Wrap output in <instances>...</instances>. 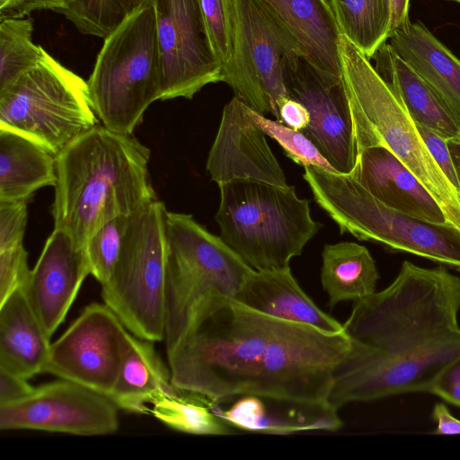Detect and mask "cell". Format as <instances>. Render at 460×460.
Here are the masks:
<instances>
[{
	"instance_id": "obj_11",
	"label": "cell",
	"mask_w": 460,
	"mask_h": 460,
	"mask_svg": "<svg viewBox=\"0 0 460 460\" xmlns=\"http://www.w3.org/2000/svg\"><path fill=\"white\" fill-rule=\"evenodd\" d=\"M230 2L232 54L223 67L222 82L255 111L279 119V107L289 97L285 64L297 53L260 0Z\"/></svg>"
},
{
	"instance_id": "obj_18",
	"label": "cell",
	"mask_w": 460,
	"mask_h": 460,
	"mask_svg": "<svg viewBox=\"0 0 460 460\" xmlns=\"http://www.w3.org/2000/svg\"><path fill=\"white\" fill-rule=\"evenodd\" d=\"M296 53L320 73L341 79V32L328 0H260Z\"/></svg>"
},
{
	"instance_id": "obj_43",
	"label": "cell",
	"mask_w": 460,
	"mask_h": 460,
	"mask_svg": "<svg viewBox=\"0 0 460 460\" xmlns=\"http://www.w3.org/2000/svg\"><path fill=\"white\" fill-rule=\"evenodd\" d=\"M393 2V20L392 31L409 20L410 0H392ZM391 31V32H392Z\"/></svg>"
},
{
	"instance_id": "obj_39",
	"label": "cell",
	"mask_w": 460,
	"mask_h": 460,
	"mask_svg": "<svg viewBox=\"0 0 460 460\" xmlns=\"http://www.w3.org/2000/svg\"><path fill=\"white\" fill-rule=\"evenodd\" d=\"M429 394L460 407V357L452 360L438 374Z\"/></svg>"
},
{
	"instance_id": "obj_38",
	"label": "cell",
	"mask_w": 460,
	"mask_h": 460,
	"mask_svg": "<svg viewBox=\"0 0 460 460\" xmlns=\"http://www.w3.org/2000/svg\"><path fill=\"white\" fill-rule=\"evenodd\" d=\"M69 0H0V21L22 19L34 11L52 10L64 14Z\"/></svg>"
},
{
	"instance_id": "obj_36",
	"label": "cell",
	"mask_w": 460,
	"mask_h": 460,
	"mask_svg": "<svg viewBox=\"0 0 460 460\" xmlns=\"http://www.w3.org/2000/svg\"><path fill=\"white\" fill-rule=\"evenodd\" d=\"M28 201H0V252L23 243Z\"/></svg>"
},
{
	"instance_id": "obj_28",
	"label": "cell",
	"mask_w": 460,
	"mask_h": 460,
	"mask_svg": "<svg viewBox=\"0 0 460 460\" xmlns=\"http://www.w3.org/2000/svg\"><path fill=\"white\" fill-rule=\"evenodd\" d=\"M341 35L369 59L392 31V0H330Z\"/></svg>"
},
{
	"instance_id": "obj_42",
	"label": "cell",
	"mask_w": 460,
	"mask_h": 460,
	"mask_svg": "<svg viewBox=\"0 0 460 460\" xmlns=\"http://www.w3.org/2000/svg\"><path fill=\"white\" fill-rule=\"evenodd\" d=\"M432 418L437 423L434 434H460V420L454 417L444 403L438 402L434 405Z\"/></svg>"
},
{
	"instance_id": "obj_5",
	"label": "cell",
	"mask_w": 460,
	"mask_h": 460,
	"mask_svg": "<svg viewBox=\"0 0 460 460\" xmlns=\"http://www.w3.org/2000/svg\"><path fill=\"white\" fill-rule=\"evenodd\" d=\"M218 187L219 236L253 270L288 267L323 226L294 186L239 179Z\"/></svg>"
},
{
	"instance_id": "obj_20",
	"label": "cell",
	"mask_w": 460,
	"mask_h": 460,
	"mask_svg": "<svg viewBox=\"0 0 460 460\" xmlns=\"http://www.w3.org/2000/svg\"><path fill=\"white\" fill-rule=\"evenodd\" d=\"M217 415L230 426L256 433L288 435L302 431H336L343 426L338 409L327 402H299L256 395L241 396Z\"/></svg>"
},
{
	"instance_id": "obj_34",
	"label": "cell",
	"mask_w": 460,
	"mask_h": 460,
	"mask_svg": "<svg viewBox=\"0 0 460 460\" xmlns=\"http://www.w3.org/2000/svg\"><path fill=\"white\" fill-rule=\"evenodd\" d=\"M202 15L211 48L223 67L232 54V13L230 0H200Z\"/></svg>"
},
{
	"instance_id": "obj_37",
	"label": "cell",
	"mask_w": 460,
	"mask_h": 460,
	"mask_svg": "<svg viewBox=\"0 0 460 460\" xmlns=\"http://www.w3.org/2000/svg\"><path fill=\"white\" fill-rule=\"evenodd\" d=\"M416 126L432 158L460 195V181L447 139L427 127Z\"/></svg>"
},
{
	"instance_id": "obj_45",
	"label": "cell",
	"mask_w": 460,
	"mask_h": 460,
	"mask_svg": "<svg viewBox=\"0 0 460 460\" xmlns=\"http://www.w3.org/2000/svg\"><path fill=\"white\" fill-rule=\"evenodd\" d=\"M451 1H455V2H457L460 4V0H451Z\"/></svg>"
},
{
	"instance_id": "obj_14",
	"label": "cell",
	"mask_w": 460,
	"mask_h": 460,
	"mask_svg": "<svg viewBox=\"0 0 460 460\" xmlns=\"http://www.w3.org/2000/svg\"><path fill=\"white\" fill-rule=\"evenodd\" d=\"M118 406L107 395L59 379L19 401L0 404V429L102 436L119 429Z\"/></svg>"
},
{
	"instance_id": "obj_41",
	"label": "cell",
	"mask_w": 460,
	"mask_h": 460,
	"mask_svg": "<svg viewBox=\"0 0 460 460\" xmlns=\"http://www.w3.org/2000/svg\"><path fill=\"white\" fill-rule=\"evenodd\" d=\"M279 119L286 126L296 129H305L310 122V115L305 107L295 99L286 98L279 107Z\"/></svg>"
},
{
	"instance_id": "obj_6",
	"label": "cell",
	"mask_w": 460,
	"mask_h": 460,
	"mask_svg": "<svg viewBox=\"0 0 460 460\" xmlns=\"http://www.w3.org/2000/svg\"><path fill=\"white\" fill-rule=\"evenodd\" d=\"M155 7L143 0L104 38L87 81L93 111L107 128L131 135L161 96Z\"/></svg>"
},
{
	"instance_id": "obj_9",
	"label": "cell",
	"mask_w": 460,
	"mask_h": 460,
	"mask_svg": "<svg viewBox=\"0 0 460 460\" xmlns=\"http://www.w3.org/2000/svg\"><path fill=\"white\" fill-rule=\"evenodd\" d=\"M164 204L157 199L131 215L122 249L102 297L135 336L164 338L167 260Z\"/></svg>"
},
{
	"instance_id": "obj_15",
	"label": "cell",
	"mask_w": 460,
	"mask_h": 460,
	"mask_svg": "<svg viewBox=\"0 0 460 460\" xmlns=\"http://www.w3.org/2000/svg\"><path fill=\"white\" fill-rule=\"evenodd\" d=\"M288 96L302 103L310 115L301 130L318 147L337 172L351 174L358 149L349 98L342 78L320 73L297 54L285 64Z\"/></svg>"
},
{
	"instance_id": "obj_30",
	"label": "cell",
	"mask_w": 460,
	"mask_h": 460,
	"mask_svg": "<svg viewBox=\"0 0 460 460\" xmlns=\"http://www.w3.org/2000/svg\"><path fill=\"white\" fill-rule=\"evenodd\" d=\"M0 90L34 66L44 49L33 43L31 18L0 21Z\"/></svg>"
},
{
	"instance_id": "obj_24",
	"label": "cell",
	"mask_w": 460,
	"mask_h": 460,
	"mask_svg": "<svg viewBox=\"0 0 460 460\" xmlns=\"http://www.w3.org/2000/svg\"><path fill=\"white\" fill-rule=\"evenodd\" d=\"M56 164V155L40 143L0 128V201L30 199L39 189L55 186Z\"/></svg>"
},
{
	"instance_id": "obj_31",
	"label": "cell",
	"mask_w": 460,
	"mask_h": 460,
	"mask_svg": "<svg viewBox=\"0 0 460 460\" xmlns=\"http://www.w3.org/2000/svg\"><path fill=\"white\" fill-rule=\"evenodd\" d=\"M143 0H69L63 15L83 34L106 38Z\"/></svg>"
},
{
	"instance_id": "obj_7",
	"label": "cell",
	"mask_w": 460,
	"mask_h": 460,
	"mask_svg": "<svg viewBox=\"0 0 460 460\" xmlns=\"http://www.w3.org/2000/svg\"><path fill=\"white\" fill-rule=\"evenodd\" d=\"M314 199L341 234L430 260L460 273V229L429 222L382 203L351 175L305 166Z\"/></svg>"
},
{
	"instance_id": "obj_32",
	"label": "cell",
	"mask_w": 460,
	"mask_h": 460,
	"mask_svg": "<svg viewBox=\"0 0 460 460\" xmlns=\"http://www.w3.org/2000/svg\"><path fill=\"white\" fill-rule=\"evenodd\" d=\"M131 215L118 216L102 225L89 238L84 246L91 275L101 285L105 284L113 272Z\"/></svg>"
},
{
	"instance_id": "obj_8",
	"label": "cell",
	"mask_w": 460,
	"mask_h": 460,
	"mask_svg": "<svg viewBox=\"0 0 460 460\" xmlns=\"http://www.w3.org/2000/svg\"><path fill=\"white\" fill-rule=\"evenodd\" d=\"M164 338L180 342L197 305L210 295L234 297L253 270L191 215L167 211Z\"/></svg>"
},
{
	"instance_id": "obj_22",
	"label": "cell",
	"mask_w": 460,
	"mask_h": 460,
	"mask_svg": "<svg viewBox=\"0 0 460 460\" xmlns=\"http://www.w3.org/2000/svg\"><path fill=\"white\" fill-rule=\"evenodd\" d=\"M265 314L309 324L323 332H344L343 324L323 312L304 292L290 267L252 270L234 297Z\"/></svg>"
},
{
	"instance_id": "obj_2",
	"label": "cell",
	"mask_w": 460,
	"mask_h": 460,
	"mask_svg": "<svg viewBox=\"0 0 460 460\" xmlns=\"http://www.w3.org/2000/svg\"><path fill=\"white\" fill-rule=\"evenodd\" d=\"M460 278L404 261L385 289L354 302L343 323L353 349L337 371L327 402L345 404L429 393L438 374L460 357Z\"/></svg>"
},
{
	"instance_id": "obj_1",
	"label": "cell",
	"mask_w": 460,
	"mask_h": 460,
	"mask_svg": "<svg viewBox=\"0 0 460 460\" xmlns=\"http://www.w3.org/2000/svg\"><path fill=\"white\" fill-rule=\"evenodd\" d=\"M352 349L345 331L326 332L210 295L194 308L167 358L178 391L215 404L244 395L327 402Z\"/></svg>"
},
{
	"instance_id": "obj_12",
	"label": "cell",
	"mask_w": 460,
	"mask_h": 460,
	"mask_svg": "<svg viewBox=\"0 0 460 460\" xmlns=\"http://www.w3.org/2000/svg\"><path fill=\"white\" fill-rule=\"evenodd\" d=\"M130 333L105 304H90L51 343L43 372L110 397Z\"/></svg>"
},
{
	"instance_id": "obj_35",
	"label": "cell",
	"mask_w": 460,
	"mask_h": 460,
	"mask_svg": "<svg viewBox=\"0 0 460 460\" xmlns=\"http://www.w3.org/2000/svg\"><path fill=\"white\" fill-rule=\"evenodd\" d=\"M30 272L23 243L0 252V303L23 287Z\"/></svg>"
},
{
	"instance_id": "obj_17",
	"label": "cell",
	"mask_w": 460,
	"mask_h": 460,
	"mask_svg": "<svg viewBox=\"0 0 460 460\" xmlns=\"http://www.w3.org/2000/svg\"><path fill=\"white\" fill-rule=\"evenodd\" d=\"M91 274L84 247L54 229L22 288L51 338L65 320L85 278Z\"/></svg>"
},
{
	"instance_id": "obj_21",
	"label": "cell",
	"mask_w": 460,
	"mask_h": 460,
	"mask_svg": "<svg viewBox=\"0 0 460 460\" xmlns=\"http://www.w3.org/2000/svg\"><path fill=\"white\" fill-rule=\"evenodd\" d=\"M460 125V58L420 22L396 27L386 41Z\"/></svg>"
},
{
	"instance_id": "obj_13",
	"label": "cell",
	"mask_w": 460,
	"mask_h": 460,
	"mask_svg": "<svg viewBox=\"0 0 460 460\" xmlns=\"http://www.w3.org/2000/svg\"><path fill=\"white\" fill-rule=\"evenodd\" d=\"M155 12L161 57V96L192 99L205 85L222 82L205 26L200 0H149Z\"/></svg>"
},
{
	"instance_id": "obj_27",
	"label": "cell",
	"mask_w": 460,
	"mask_h": 460,
	"mask_svg": "<svg viewBox=\"0 0 460 460\" xmlns=\"http://www.w3.org/2000/svg\"><path fill=\"white\" fill-rule=\"evenodd\" d=\"M322 257L321 281L330 307L348 300L356 302L376 292L379 274L365 246L353 242L326 244Z\"/></svg>"
},
{
	"instance_id": "obj_25",
	"label": "cell",
	"mask_w": 460,
	"mask_h": 460,
	"mask_svg": "<svg viewBox=\"0 0 460 460\" xmlns=\"http://www.w3.org/2000/svg\"><path fill=\"white\" fill-rule=\"evenodd\" d=\"M177 392L171 382L170 369L159 358L153 341L130 333L110 398L119 409L146 413L150 409L148 403Z\"/></svg>"
},
{
	"instance_id": "obj_44",
	"label": "cell",
	"mask_w": 460,
	"mask_h": 460,
	"mask_svg": "<svg viewBox=\"0 0 460 460\" xmlns=\"http://www.w3.org/2000/svg\"><path fill=\"white\" fill-rule=\"evenodd\" d=\"M460 181V140H447Z\"/></svg>"
},
{
	"instance_id": "obj_40",
	"label": "cell",
	"mask_w": 460,
	"mask_h": 460,
	"mask_svg": "<svg viewBox=\"0 0 460 460\" xmlns=\"http://www.w3.org/2000/svg\"><path fill=\"white\" fill-rule=\"evenodd\" d=\"M35 387L28 379L0 368V404L19 401L31 394Z\"/></svg>"
},
{
	"instance_id": "obj_23",
	"label": "cell",
	"mask_w": 460,
	"mask_h": 460,
	"mask_svg": "<svg viewBox=\"0 0 460 460\" xmlns=\"http://www.w3.org/2000/svg\"><path fill=\"white\" fill-rule=\"evenodd\" d=\"M22 288L0 303V368L30 379L42 373L51 343Z\"/></svg>"
},
{
	"instance_id": "obj_33",
	"label": "cell",
	"mask_w": 460,
	"mask_h": 460,
	"mask_svg": "<svg viewBox=\"0 0 460 460\" xmlns=\"http://www.w3.org/2000/svg\"><path fill=\"white\" fill-rule=\"evenodd\" d=\"M249 113L265 135L277 141L286 155L296 164L337 172L315 144L302 131L291 128L279 119H268L250 107Z\"/></svg>"
},
{
	"instance_id": "obj_16",
	"label": "cell",
	"mask_w": 460,
	"mask_h": 460,
	"mask_svg": "<svg viewBox=\"0 0 460 460\" xmlns=\"http://www.w3.org/2000/svg\"><path fill=\"white\" fill-rule=\"evenodd\" d=\"M253 121L249 106L234 96L223 110L207 171L217 185L246 179L287 185L286 177L265 137Z\"/></svg>"
},
{
	"instance_id": "obj_29",
	"label": "cell",
	"mask_w": 460,
	"mask_h": 460,
	"mask_svg": "<svg viewBox=\"0 0 460 460\" xmlns=\"http://www.w3.org/2000/svg\"><path fill=\"white\" fill-rule=\"evenodd\" d=\"M217 404L208 400L180 391L155 400L149 413L170 428L194 435H227L231 427L216 411Z\"/></svg>"
},
{
	"instance_id": "obj_19",
	"label": "cell",
	"mask_w": 460,
	"mask_h": 460,
	"mask_svg": "<svg viewBox=\"0 0 460 460\" xmlns=\"http://www.w3.org/2000/svg\"><path fill=\"white\" fill-rule=\"evenodd\" d=\"M351 175L391 208L436 223H448L438 203L401 161L382 146L358 152Z\"/></svg>"
},
{
	"instance_id": "obj_26",
	"label": "cell",
	"mask_w": 460,
	"mask_h": 460,
	"mask_svg": "<svg viewBox=\"0 0 460 460\" xmlns=\"http://www.w3.org/2000/svg\"><path fill=\"white\" fill-rule=\"evenodd\" d=\"M375 68L403 103L413 120L447 140H460V125L437 96L385 42L373 58Z\"/></svg>"
},
{
	"instance_id": "obj_10",
	"label": "cell",
	"mask_w": 460,
	"mask_h": 460,
	"mask_svg": "<svg viewBox=\"0 0 460 460\" xmlns=\"http://www.w3.org/2000/svg\"><path fill=\"white\" fill-rule=\"evenodd\" d=\"M97 122L87 82L46 50L0 90V128L23 134L56 155Z\"/></svg>"
},
{
	"instance_id": "obj_3",
	"label": "cell",
	"mask_w": 460,
	"mask_h": 460,
	"mask_svg": "<svg viewBox=\"0 0 460 460\" xmlns=\"http://www.w3.org/2000/svg\"><path fill=\"white\" fill-rule=\"evenodd\" d=\"M56 158L54 229L81 247L111 219L157 199L148 174L150 150L131 135L96 125Z\"/></svg>"
},
{
	"instance_id": "obj_4",
	"label": "cell",
	"mask_w": 460,
	"mask_h": 460,
	"mask_svg": "<svg viewBox=\"0 0 460 460\" xmlns=\"http://www.w3.org/2000/svg\"><path fill=\"white\" fill-rule=\"evenodd\" d=\"M339 50L358 152L376 146L391 151L436 199L447 222L460 229V195L432 158L403 103L370 59L342 35Z\"/></svg>"
}]
</instances>
